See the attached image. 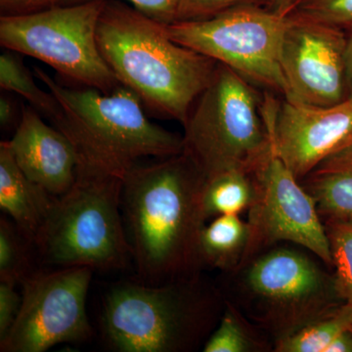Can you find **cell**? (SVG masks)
<instances>
[{"mask_svg": "<svg viewBox=\"0 0 352 352\" xmlns=\"http://www.w3.org/2000/svg\"><path fill=\"white\" fill-rule=\"evenodd\" d=\"M206 176L185 153L131 168L124 178L122 212L136 279L163 284L199 277L206 226Z\"/></svg>", "mask_w": 352, "mask_h": 352, "instance_id": "6da1fadb", "label": "cell"}, {"mask_svg": "<svg viewBox=\"0 0 352 352\" xmlns=\"http://www.w3.org/2000/svg\"><path fill=\"white\" fill-rule=\"evenodd\" d=\"M97 43L120 85L131 88L155 116L182 126L219 65L175 43L166 25L120 0H106Z\"/></svg>", "mask_w": 352, "mask_h": 352, "instance_id": "7a4b0ae2", "label": "cell"}, {"mask_svg": "<svg viewBox=\"0 0 352 352\" xmlns=\"http://www.w3.org/2000/svg\"><path fill=\"white\" fill-rule=\"evenodd\" d=\"M34 74L59 102L51 124L75 145L80 163L124 179L143 157L183 152V136L151 122L131 88L120 85L105 94L64 87L39 67Z\"/></svg>", "mask_w": 352, "mask_h": 352, "instance_id": "3957f363", "label": "cell"}, {"mask_svg": "<svg viewBox=\"0 0 352 352\" xmlns=\"http://www.w3.org/2000/svg\"><path fill=\"white\" fill-rule=\"evenodd\" d=\"M124 179L80 163L78 175L54 196L47 217L32 240L43 265L126 270L132 263L122 212Z\"/></svg>", "mask_w": 352, "mask_h": 352, "instance_id": "277c9868", "label": "cell"}, {"mask_svg": "<svg viewBox=\"0 0 352 352\" xmlns=\"http://www.w3.org/2000/svg\"><path fill=\"white\" fill-rule=\"evenodd\" d=\"M214 298L200 278L163 284H113L103 302L105 344L119 352L191 351L212 324Z\"/></svg>", "mask_w": 352, "mask_h": 352, "instance_id": "5b68a950", "label": "cell"}, {"mask_svg": "<svg viewBox=\"0 0 352 352\" xmlns=\"http://www.w3.org/2000/svg\"><path fill=\"white\" fill-rule=\"evenodd\" d=\"M263 94L226 65L201 92L183 124V153L206 177L240 168L258 173L272 156Z\"/></svg>", "mask_w": 352, "mask_h": 352, "instance_id": "8992f818", "label": "cell"}, {"mask_svg": "<svg viewBox=\"0 0 352 352\" xmlns=\"http://www.w3.org/2000/svg\"><path fill=\"white\" fill-rule=\"evenodd\" d=\"M106 0L1 15L0 44L43 62L83 87L112 92L120 83L102 56L97 27Z\"/></svg>", "mask_w": 352, "mask_h": 352, "instance_id": "52a82bcc", "label": "cell"}, {"mask_svg": "<svg viewBox=\"0 0 352 352\" xmlns=\"http://www.w3.org/2000/svg\"><path fill=\"white\" fill-rule=\"evenodd\" d=\"M286 18L272 9L243 7L208 20L175 22L166 25V32L175 43L226 65L258 89L285 97L281 46Z\"/></svg>", "mask_w": 352, "mask_h": 352, "instance_id": "ba28073f", "label": "cell"}, {"mask_svg": "<svg viewBox=\"0 0 352 352\" xmlns=\"http://www.w3.org/2000/svg\"><path fill=\"white\" fill-rule=\"evenodd\" d=\"M94 271L88 267L34 271L22 283V302L1 352H44L94 337L87 298Z\"/></svg>", "mask_w": 352, "mask_h": 352, "instance_id": "9c48e42d", "label": "cell"}, {"mask_svg": "<svg viewBox=\"0 0 352 352\" xmlns=\"http://www.w3.org/2000/svg\"><path fill=\"white\" fill-rule=\"evenodd\" d=\"M346 30L295 13L286 18L281 67L283 98L303 105L327 107L349 97Z\"/></svg>", "mask_w": 352, "mask_h": 352, "instance_id": "30bf717a", "label": "cell"}, {"mask_svg": "<svg viewBox=\"0 0 352 352\" xmlns=\"http://www.w3.org/2000/svg\"><path fill=\"white\" fill-rule=\"evenodd\" d=\"M258 195L249 208L250 240L244 261L263 245L288 241L333 266L316 201L274 153L258 171Z\"/></svg>", "mask_w": 352, "mask_h": 352, "instance_id": "8fae6325", "label": "cell"}, {"mask_svg": "<svg viewBox=\"0 0 352 352\" xmlns=\"http://www.w3.org/2000/svg\"><path fill=\"white\" fill-rule=\"evenodd\" d=\"M263 112L273 153L300 182L325 157L352 143V96L317 107L264 92Z\"/></svg>", "mask_w": 352, "mask_h": 352, "instance_id": "7c38bea8", "label": "cell"}, {"mask_svg": "<svg viewBox=\"0 0 352 352\" xmlns=\"http://www.w3.org/2000/svg\"><path fill=\"white\" fill-rule=\"evenodd\" d=\"M247 285L264 305L295 324V331L339 307L332 302L333 298L340 300L335 280L294 250H274L261 256L250 267Z\"/></svg>", "mask_w": 352, "mask_h": 352, "instance_id": "4fadbf2b", "label": "cell"}, {"mask_svg": "<svg viewBox=\"0 0 352 352\" xmlns=\"http://www.w3.org/2000/svg\"><path fill=\"white\" fill-rule=\"evenodd\" d=\"M22 109L13 138L7 140L14 160L32 182L51 195H63L76 182L80 155L63 132L44 122L36 109Z\"/></svg>", "mask_w": 352, "mask_h": 352, "instance_id": "5bb4252c", "label": "cell"}, {"mask_svg": "<svg viewBox=\"0 0 352 352\" xmlns=\"http://www.w3.org/2000/svg\"><path fill=\"white\" fill-rule=\"evenodd\" d=\"M54 196L21 170L7 140L0 143V208L32 242L47 217Z\"/></svg>", "mask_w": 352, "mask_h": 352, "instance_id": "9a60e30c", "label": "cell"}, {"mask_svg": "<svg viewBox=\"0 0 352 352\" xmlns=\"http://www.w3.org/2000/svg\"><path fill=\"white\" fill-rule=\"evenodd\" d=\"M300 183L323 222L352 219V143L325 157Z\"/></svg>", "mask_w": 352, "mask_h": 352, "instance_id": "2e32d148", "label": "cell"}, {"mask_svg": "<svg viewBox=\"0 0 352 352\" xmlns=\"http://www.w3.org/2000/svg\"><path fill=\"white\" fill-rule=\"evenodd\" d=\"M258 173L240 168L206 177L203 208L206 219L238 214L252 207L258 195Z\"/></svg>", "mask_w": 352, "mask_h": 352, "instance_id": "e0dca14e", "label": "cell"}, {"mask_svg": "<svg viewBox=\"0 0 352 352\" xmlns=\"http://www.w3.org/2000/svg\"><path fill=\"white\" fill-rule=\"evenodd\" d=\"M250 240L249 223L238 214L220 215L204 227L200 237L203 264L230 270L244 261Z\"/></svg>", "mask_w": 352, "mask_h": 352, "instance_id": "ac0fdd59", "label": "cell"}, {"mask_svg": "<svg viewBox=\"0 0 352 352\" xmlns=\"http://www.w3.org/2000/svg\"><path fill=\"white\" fill-rule=\"evenodd\" d=\"M352 330V305L342 302L278 342L279 352H324L340 333Z\"/></svg>", "mask_w": 352, "mask_h": 352, "instance_id": "d6986e66", "label": "cell"}, {"mask_svg": "<svg viewBox=\"0 0 352 352\" xmlns=\"http://www.w3.org/2000/svg\"><path fill=\"white\" fill-rule=\"evenodd\" d=\"M20 53L6 50L0 55V87L3 91L23 97L41 116L51 120L61 111V106L50 90L36 85V76L25 66Z\"/></svg>", "mask_w": 352, "mask_h": 352, "instance_id": "ffe728a7", "label": "cell"}, {"mask_svg": "<svg viewBox=\"0 0 352 352\" xmlns=\"http://www.w3.org/2000/svg\"><path fill=\"white\" fill-rule=\"evenodd\" d=\"M32 245L14 222L0 219V281L22 284L32 270Z\"/></svg>", "mask_w": 352, "mask_h": 352, "instance_id": "44dd1931", "label": "cell"}, {"mask_svg": "<svg viewBox=\"0 0 352 352\" xmlns=\"http://www.w3.org/2000/svg\"><path fill=\"white\" fill-rule=\"evenodd\" d=\"M324 224L336 270V289L340 300L352 305V219Z\"/></svg>", "mask_w": 352, "mask_h": 352, "instance_id": "7402d4cb", "label": "cell"}, {"mask_svg": "<svg viewBox=\"0 0 352 352\" xmlns=\"http://www.w3.org/2000/svg\"><path fill=\"white\" fill-rule=\"evenodd\" d=\"M243 7L272 9L273 0H177L175 22L208 20Z\"/></svg>", "mask_w": 352, "mask_h": 352, "instance_id": "603a6c76", "label": "cell"}, {"mask_svg": "<svg viewBox=\"0 0 352 352\" xmlns=\"http://www.w3.org/2000/svg\"><path fill=\"white\" fill-rule=\"evenodd\" d=\"M252 340L239 318L229 308L220 321L219 327L210 335L203 351L205 352H245L251 351Z\"/></svg>", "mask_w": 352, "mask_h": 352, "instance_id": "cb8c5ba5", "label": "cell"}, {"mask_svg": "<svg viewBox=\"0 0 352 352\" xmlns=\"http://www.w3.org/2000/svg\"><path fill=\"white\" fill-rule=\"evenodd\" d=\"M293 13L349 30L352 25V0H300Z\"/></svg>", "mask_w": 352, "mask_h": 352, "instance_id": "d4e9b609", "label": "cell"}, {"mask_svg": "<svg viewBox=\"0 0 352 352\" xmlns=\"http://www.w3.org/2000/svg\"><path fill=\"white\" fill-rule=\"evenodd\" d=\"M91 0H50V7L54 6H74ZM134 8L148 17L164 25L173 24L176 20L177 0H126Z\"/></svg>", "mask_w": 352, "mask_h": 352, "instance_id": "484cf974", "label": "cell"}, {"mask_svg": "<svg viewBox=\"0 0 352 352\" xmlns=\"http://www.w3.org/2000/svg\"><path fill=\"white\" fill-rule=\"evenodd\" d=\"M22 296L16 285L0 281V340L6 337L19 314Z\"/></svg>", "mask_w": 352, "mask_h": 352, "instance_id": "4316f807", "label": "cell"}, {"mask_svg": "<svg viewBox=\"0 0 352 352\" xmlns=\"http://www.w3.org/2000/svg\"><path fill=\"white\" fill-rule=\"evenodd\" d=\"M4 92L6 94L0 96V126L4 131L13 127L16 129L22 117L23 109L20 111L13 97L8 95L9 92Z\"/></svg>", "mask_w": 352, "mask_h": 352, "instance_id": "83f0119b", "label": "cell"}, {"mask_svg": "<svg viewBox=\"0 0 352 352\" xmlns=\"http://www.w3.org/2000/svg\"><path fill=\"white\" fill-rule=\"evenodd\" d=\"M50 7V0H0L2 15H15Z\"/></svg>", "mask_w": 352, "mask_h": 352, "instance_id": "f1b7e54d", "label": "cell"}, {"mask_svg": "<svg viewBox=\"0 0 352 352\" xmlns=\"http://www.w3.org/2000/svg\"><path fill=\"white\" fill-rule=\"evenodd\" d=\"M324 352H352V330L340 333Z\"/></svg>", "mask_w": 352, "mask_h": 352, "instance_id": "f546056e", "label": "cell"}, {"mask_svg": "<svg viewBox=\"0 0 352 352\" xmlns=\"http://www.w3.org/2000/svg\"><path fill=\"white\" fill-rule=\"evenodd\" d=\"M300 0H273L272 10L281 17H288L294 12Z\"/></svg>", "mask_w": 352, "mask_h": 352, "instance_id": "4dcf8cb0", "label": "cell"}, {"mask_svg": "<svg viewBox=\"0 0 352 352\" xmlns=\"http://www.w3.org/2000/svg\"><path fill=\"white\" fill-rule=\"evenodd\" d=\"M346 41V67L347 78H349V97L352 96V25L349 29Z\"/></svg>", "mask_w": 352, "mask_h": 352, "instance_id": "1f68e13d", "label": "cell"}]
</instances>
